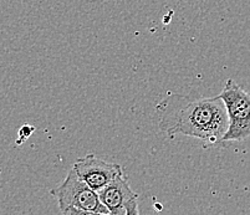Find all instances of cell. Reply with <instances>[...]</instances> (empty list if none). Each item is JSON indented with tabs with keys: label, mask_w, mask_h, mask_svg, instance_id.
Returning <instances> with one entry per match:
<instances>
[{
	"label": "cell",
	"mask_w": 250,
	"mask_h": 215,
	"mask_svg": "<svg viewBox=\"0 0 250 215\" xmlns=\"http://www.w3.org/2000/svg\"><path fill=\"white\" fill-rule=\"evenodd\" d=\"M160 127L168 136L183 135L198 138L204 144L223 143L228 131L229 118L220 96L189 101L173 95L158 105Z\"/></svg>",
	"instance_id": "1"
},
{
	"label": "cell",
	"mask_w": 250,
	"mask_h": 215,
	"mask_svg": "<svg viewBox=\"0 0 250 215\" xmlns=\"http://www.w3.org/2000/svg\"><path fill=\"white\" fill-rule=\"evenodd\" d=\"M50 193L56 199L62 214H110L99 193L88 187L74 168L70 169L66 178Z\"/></svg>",
	"instance_id": "2"
},
{
	"label": "cell",
	"mask_w": 250,
	"mask_h": 215,
	"mask_svg": "<svg viewBox=\"0 0 250 215\" xmlns=\"http://www.w3.org/2000/svg\"><path fill=\"white\" fill-rule=\"evenodd\" d=\"M228 112V131L224 142H242L250 137V95L235 81L228 80L219 95Z\"/></svg>",
	"instance_id": "3"
},
{
	"label": "cell",
	"mask_w": 250,
	"mask_h": 215,
	"mask_svg": "<svg viewBox=\"0 0 250 215\" xmlns=\"http://www.w3.org/2000/svg\"><path fill=\"white\" fill-rule=\"evenodd\" d=\"M72 168L88 187L96 192L124 174L120 164L108 163L95 155H87L77 159Z\"/></svg>",
	"instance_id": "4"
},
{
	"label": "cell",
	"mask_w": 250,
	"mask_h": 215,
	"mask_svg": "<svg viewBox=\"0 0 250 215\" xmlns=\"http://www.w3.org/2000/svg\"><path fill=\"white\" fill-rule=\"evenodd\" d=\"M104 205L112 215L138 214V194L132 191L124 174L97 192Z\"/></svg>",
	"instance_id": "5"
},
{
	"label": "cell",
	"mask_w": 250,
	"mask_h": 215,
	"mask_svg": "<svg viewBox=\"0 0 250 215\" xmlns=\"http://www.w3.org/2000/svg\"><path fill=\"white\" fill-rule=\"evenodd\" d=\"M34 131H35V128L30 127L29 124H25L24 127H21V130L19 131V136H20V137H21V136H22V138H20V139L17 142V143L20 144V143H22V142H24V141H26V139H28V138L30 137V135L34 132Z\"/></svg>",
	"instance_id": "6"
}]
</instances>
